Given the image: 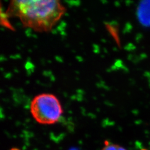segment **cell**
<instances>
[{
  "label": "cell",
  "instance_id": "cell-1",
  "mask_svg": "<svg viewBox=\"0 0 150 150\" xmlns=\"http://www.w3.org/2000/svg\"><path fill=\"white\" fill-rule=\"evenodd\" d=\"M66 11L59 1H18L10 2L6 14L18 17L25 27L38 32L50 31Z\"/></svg>",
  "mask_w": 150,
  "mask_h": 150
},
{
  "label": "cell",
  "instance_id": "cell-2",
  "mask_svg": "<svg viewBox=\"0 0 150 150\" xmlns=\"http://www.w3.org/2000/svg\"><path fill=\"white\" fill-rule=\"evenodd\" d=\"M33 118L41 125H53L59 122L63 110L57 97L51 93H41L35 97L30 103Z\"/></svg>",
  "mask_w": 150,
  "mask_h": 150
},
{
  "label": "cell",
  "instance_id": "cell-3",
  "mask_svg": "<svg viewBox=\"0 0 150 150\" xmlns=\"http://www.w3.org/2000/svg\"><path fill=\"white\" fill-rule=\"evenodd\" d=\"M101 150H127L125 147L117 144L106 141Z\"/></svg>",
  "mask_w": 150,
  "mask_h": 150
}]
</instances>
